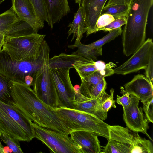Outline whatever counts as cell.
Segmentation results:
<instances>
[{
    "mask_svg": "<svg viewBox=\"0 0 153 153\" xmlns=\"http://www.w3.org/2000/svg\"><path fill=\"white\" fill-rule=\"evenodd\" d=\"M130 6L127 4H117L108 7H104L101 15L107 14L113 16L115 19L126 16L128 13Z\"/></svg>",
    "mask_w": 153,
    "mask_h": 153,
    "instance_id": "obj_25",
    "label": "cell"
},
{
    "mask_svg": "<svg viewBox=\"0 0 153 153\" xmlns=\"http://www.w3.org/2000/svg\"><path fill=\"white\" fill-rule=\"evenodd\" d=\"M45 35L34 32L13 36H5L2 50L17 61L37 59L41 54Z\"/></svg>",
    "mask_w": 153,
    "mask_h": 153,
    "instance_id": "obj_7",
    "label": "cell"
},
{
    "mask_svg": "<svg viewBox=\"0 0 153 153\" xmlns=\"http://www.w3.org/2000/svg\"><path fill=\"white\" fill-rule=\"evenodd\" d=\"M76 60L65 61L49 58L48 66L59 98V107L75 109V93L69 71Z\"/></svg>",
    "mask_w": 153,
    "mask_h": 153,
    "instance_id": "obj_8",
    "label": "cell"
},
{
    "mask_svg": "<svg viewBox=\"0 0 153 153\" xmlns=\"http://www.w3.org/2000/svg\"><path fill=\"white\" fill-rule=\"evenodd\" d=\"M21 21L11 7L0 14V34L5 36H13L14 27Z\"/></svg>",
    "mask_w": 153,
    "mask_h": 153,
    "instance_id": "obj_20",
    "label": "cell"
},
{
    "mask_svg": "<svg viewBox=\"0 0 153 153\" xmlns=\"http://www.w3.org/2000/svg\"><path fill=\"white\" fill-rule=\"evenodd\" d=\"M4 152V147L3 145L0 142V153Z\"/></svg>",
    "mask_w": 153,
    "mask_h": 153,
    "instance_id": "obj_39",
    "label": "cell"
},
{
    "mask_svg": "<svg viewBox=\"0 0 153 153\" xmlns=\"http://www.w3.org/2000/svg\"><path fill=\"white\" fill-rule=\"evenodd\" d=\"M145 70L146 77L153 84V55L150 58L147 66Z\"/></svg>",
    "mask_w": 153,
    "mask_h": 153,
    "instance_id": "obj_36",
    "label": "cell"
},
{
    "mask_svg": "<svg viewBox=\"0 0 153 153\" xmlns=\"http://www.w3.org/2000/svg\"><path fill=\"white\" fill-rule=\"evenodd\" d=\"M95 65L97 71L104 77L111 76L114 74L112 68L116 66V65L112 62L105 64L103 61L99 60L95 61Z\"/></svg>",
    "mask_w": 153,
    "mask_h": 153,
    "instance_id": "obj_29",
    "label": "cell"
},
{
    "mask_svg": "<svg viewBox=\"0 0 153 153\" xmlns=\"http://www.w3.org/2000/svg\"><path fill=\"white\" fill-rule=\"evenodd\" d=\"M73 141L81 147L83 153H100L102 148L97 135L85 131L71 132Z\"/></svg>",
    "mask_w": 153,
    "mask_h": 153,
    "instance_id": "obj_17",
    "label": "cell"
},
{
    "mask_svg": "<svg viewBox=\"0 0 153 153\" xmlns=\"http://www.w3.org/2000/svg\"><path fill=\"white\" fill-rule=\"evenodd\" d=\"M124 87L126 92L137 97L142 103L153 97V84L142 74L135 76Z\"/></svg>",
    "mask_w": 153,
    "mask_h": 153,
    "instance_id": "obj_15",
    "label": "cell"
},
{
    "mask_svg": "<svg viewBox=\"0 0 153 153\" xmlns=\"http://www.w3.org/2000/svg\"><path fill=\"white\" fill-rule=\"evenodd\" d=\"M1 140L7 145L14 153H23L18 140L14 138L6 133L0 131Z\"/></svg>",
    "mask_w": 153,
    "mask_h": 153,
    "instance_id": "obj_27",
    "label": "cell"
},
{
    "mask_svg": "<svg viewBox=\"0 0 153 153\" xmlns=\"http://www.w3.org/2000/svg\"><path fill=\"white\" fill-rule=\"evenodd\" d=\"M11 87V81L0 73V101L8 105H13Z\"/></svg>",
    "mask_w": 153,
    "mask_h": 153,
    "instance_id": "obj_23",
    "label": "cell"
},
{
    "mask_svg": "<svg viewBox=\"0 0 153 153\" xmlns=\"http://www.w3.org/2000/svg\"><path fill=\"white\" fill-rule=\"evenodd\" d=\"M53 108L66 125L69 134L73 131H85L108 139L110 125L95 116L66 107Z\"/></svg>",
    "mask_w": 153,
    "mask_h": 153,
    "instance_id": "obj_6",
    "label": "cell"
},
{
    "mask_svg": "<svg viewBox=\"0 0 153 153\" xmlns=\"http://www.w3.org/2000/svg\"><path fill=\"white\" fill-rule=\"evenodd\" d=\"M108 129V143L101 153H153L152 142L138 132L118 125H110Z\"/></svg>",
    "mask_w": 153,
    "mask_h": 153,
    "instance_id": "obj_4",
    "label": "cell"
},
{
    "mask_svg": "<svg viewBox=\"0 0 153 153\" xmlns=\"http://www.w3.org/2000/svg\"><path fill=\"white\" fill-rule=\"evenodd\" d=\"M79 5V8L74 14L72 22L68 25V27H70L68 32V37L73 34L71 42L76 37L74 44L68 46L69 48L72 49L74 48L75 46L81 42V40L83 37V34L87 31L85 21L81 12L80 5Z\"/></svg>",
    "mask_w": 153,
    "mask_h": 153,
    "instance_id": "obj_19",
    "label": "cell"
},
{
    "mask_svg": "<svg viewBox=\"0 0 153 153\" xmlns=\"http://www.w3.org/2000/svg\"><path fill=\"white\" fill-rule=\"evenodd\" d=\"M12 7L21 21L29 24L33 32L37 33L44 27L38 16L35 9L29 0H12Z\"/></svg>",
    "mask_w": 153,
    "mask_h": 153,
    "instance_id": "obj_14",
    "label": "cell"
},
{
    "mask_svg": "<svg viewBox=\"0 0 153 153\" xmlns=\"http://www.w3.org/2000/svg\"><path fill=\"white\" fill-rule=\"evenodd\" d=\"M75 109L93 115L103 121L106 119L108 113L102 110L101 104L96 100L84 96L79 90L75 91Z\"/></svg>",
    "mask_w": 153,
    "mask_h": 153,
    "instance_id": "obj_18",
    "label": "cell"
},
{
    "mask_svg": "<svg viewBox=\"0 0 153 153\" xmlns=\"http://www.w3.org/2000/svg\"><path fill=\"white\" fill-rule=\"evenodd\" d=\"M145 115L149 122L153 123V97L142 103Z\"/></svg>",
    "mask_w": 153,
    "mask_h": 153,
    "instance_id": "obj_32",
    "label": "cell"
},
{
    "mask_svg": "<svg viewBox=\"0 0 153 153\" xmlns=\"http://www.w3.org/2000/svg\"><path fill=\"white\" fill-rule=\"evenodd\" d=\"M77 48V50L72 54L82 56L89 60L95 61L98 57L102 54V47H94L88 44H84L81 42L75 48Z\"/></svg>",
    "mask_w": 153,
    "mask_h": 153,
    "instance_id": "obj_22",
    "label": "cell"
},
{
    "mask_svg": "<svg viewBox=\"0 0 153 153\" xmlns=\"http://www.w3.org/2000/svg\"><path fill=\"white\" fill-rule=\"evenodd\" d=\"M11 83L13 105L32 122L43 127L69 135L68 128L53 108L40 100L30 86L12 81Z\"/></svg>",
    "mask_w": 153,
    "mask_h": 153,
    "instance_id": "obj_1",
    "label": "cell"
},
{
    "mask_svg": "<svg viewBox=\"0 0 153 153\" xmlns=\"http://www.w3.org/2000/svg\"><path fill=\"white\" fill-rule=\"evenodd\" d=\"M35 138L55 153H83L81 147L68 135L47 129L33 123Z\"/></svg>",
    "mask_w": 153,
    "mask_h": 153,
    "instance_id": "obj_9",
    "label": "cell"
},
{
    "mask_svg": "<svg viewBox=\"0 0 153 153\" xmlns=\"http://www.w3.org/2000/svg\"><path fill=\"white\" fill-rule=\"evenodd\" d=\"M81 83L79 91L84 96L90 98L91 94L96 85L104 78L99 72L97 71L85 77H80Z\"/></svg>",
    "mask_w": 153,
    "mask_h": 153,
    "instance_id": "obj_21",
    "label": "cell"
},
{
    "mask_svg": "<svg viewBox=\"0 0 153 153\" xmlns=\"http://www.w3.org/2000/svg\"><path fill=\"white\" fill-rule=\"evenodd\" d=\"M126 0H109L105 7L117 4H126Z\"/></svg>",
    "mask_w": 153,
    "mask_h": 153,
    "instance_id": "obj_37",
    "label": "cell"
},
{
    "mask_svg": "<svg viewBox=\"0 0 153 153\" xmlns=\"http://www.w3.org/2000/svg\"><path fill=\"white\" fill-rule=\"evenodd\" d=\"M115 19L113 16L110 14H104L100 15L96 22L97 32L98 29L108 25Z\"/></svg>",
    "mask_w": 153,
    "mask_h": 153,
    "instance_id": "obj_35",
    "label": "cell"
},
{
    "mask_svg": "<svg viewBox=\"0 0 153 153\" xmlns=\"http://www.w3.org/2000/svg\"><path fill=\"white\" fill-rule=\"evenodd\" d=\"M33 123L15 105L0 101V131L20 141L29 142L35 138Z\"/></svg>",
    "mask_w": 153,
    "mask_h": 153,
    "instance_id": "obj_5",
    "label": "cell"
},
{
    "mask_svg": "<svg viewBox=\"0 0 153 153\" xmlns=\"http://www.w3.org/2000/svg\"><path fill=\"white\" fill-rule=\"evenodd\" d=\"M107 83L104 78L91 92L90 98L96 100L101 104L109 96L105 91Z\"/></svg>",
    "mask_w": 153,
    "mask_h": 153,
    "instance_id": "obj_26",
    "label": "cell"
},
{
    "mask_svg": "<svg viewBox=\"0 0 153 153\" xmlns=\"http://www.w3.org/2000/svg\"><path fill=\"white\" fill-rule=\"evenodd\" d=\"M95 61L85 59L76 61L73 64L80 77H85L97 71L95 65Z\"/></svg>",
    "mask_w": 153,
    "mask_h": 153,
    "instance_id": "obj_24",
    "label": "cell"
},
{
    "mask_svg": "<svg viewBox=\"0 0 153 153\" xmlns=\"http://www.w3.org/2000/svg\"><path fill=\"white\" fill-rule=\"evenodd\" d=\"M121 92L123 95L121 97L117 95L116 102L118 104L121 105L123 108L128 107L131 102L130 94L126 91L123 87H121Z\"/></svg>",
    "mask_w": 153,
    "mask_h": 153,
    "instance_id": "obj_33",
    "label": "cell"
},
{
    "mask_svg": "<svg viewBox=\"0 0 153 153\" xmlns=\"http://www.w3.org/2000/svg\"><path fill=\"white\" fill-rule=\"evenodd\" d=\"M42 1L47 16V22L51 28L70 12L68 0Z\"/></svg>",
    "mask_w": 153,
    "mask_h": 153,
    "instance_id": "obj_16",
    "label": "cell"
},
{
    "mask_svg": "<svg viewBox=\"0 0 153 153\" xmlns=\"http://www.w3.org/2000/svg\"><path fill=\"white\" fill-rule=\"evenodd\" d=\"M131 102L129 105L123 108V118L127 127L135 132L142 133L152 141L148 133L149 122L143 114L142 108H139V100L135 96L130 95Z\"/></svg>",
    "mask_w": 153,
    "mask_h": 153,
    "instance_id": "obj_12",
    "label": "cell"
},
{
    "mask_svg": "<svg viewBox=\"0 0 153 153\" xmlns=\"http://www.w3.org/2000/svg\"><path fill=\"white\" fill-rule=\"evenodd\" d=\"M126 17L123 16L115 19L108 25L100 28L97 31L103 30L104 31H110L112 30L120 27L125 25L126 22Z\"/></svg>",
    "mask_w": 153,
    "mask_h": 153,
    "instance_id": "obj_31",
    "label": "cell"
},
{
    "mask_svg": "<svg viewBox=\"0 0 153 153\" xmlns=\"http://www.w3.org/2000/svg\"><path fill=\"white\" fill-rule=\"evenodd\" d=\"M133 0H126V4L130 6Z\"/></svg>",
    "mask_w": 153,
    "mask_h": 153,
    "instance_id": "obj_40",
    "label": "cell"
},
{
    "mask_svg": "<svg viewBox=\"0 0 153 153\" xmlns=\"http://www.w3.org/2000/svg\"><path fill=\"white\" fill-rule=\"evenodd\" d=\"M153 0H133L126 16L122 32L123 52L127 56L133 54L145 41L148 14Z\"/></svg>",
    "mask_w": 153,
    "mask_h": 153,
    "instance_id": "obj_2",
    "label": "cell"
},
{
    "mask_svg": "<svg viewBox=\"0 0 153 153\" xmlns=\"http://www.w3.org/2000/svg\"><path fill=\"white\" fill-rule=\"evenodd\" d=\"M50 49L45 56L44 65L37 73L32 86L38 98L43 102L53 108L59 107L56 88L48 66Z\"/></svg>",
    "mask_w": 153,
    "mask_h": 153,
    "instance_id": "obj_10",
    "label": "cell"
},
{
    "mask_svg": "<svg viewBox=\"0 0 153 153\" xmlns=\"http://www.w3.org/2000/svg\"><path fill=\"white\" fill-rule=\"evenodd\" d=\"M6 0H0V4Z\"/></svg>",
    "mask_w": 153,
    "mask_h": 153,
    "instance_id": "obj_42",
    "label": "cell"
},
{
    "mask_svg": "<svg viewBox=\"0 0 153 153\" xmlns=\"http://www.w3.org/2000/svg\"><path fill=\"white\" fill-rule=\"evenodd\" d=\"M33 6L37 15L42 22L44 24L47 22V17L42 0H29Z\"/></svg>",
    "mask_w": 153,
    "mask_h": 153,
    "instance_id": "obj_30",
    "label": "cell"
},
{
    "mask_svg": "<svg viewBox=\"0 0 153 153\" xmlns=\"http://www.w3.org/2000/svg\"><path fill=\"white\" fill-rule=\"evenodd\" d=\"M76 3L80 5L81 3V0H74Z\"/></svg>",
    "mask_w": 153,
    "mask_h": 153,
    "instance_id": "obj_41",
    "label": "cell"
},
{
    "mask_svg": "<svg viewBox=\"0 0 153 153\" xmlns=\"http://www.w3.org/2000/svg\"><path fill=\"white\" fill-rule=\"evenodd\" d=\"M107 0H81L80 7L87 29V36L96 32V22Z\"/></svg>",
    "mask_w": 153,
    "mask_h": 153,
    "instance_id": "obj_13",
    "label": "cell"
},
{
    "mask_svg": "<svg viewBox=\"0 0 153 153\" xmlns=\"http://www.w3.org/2000/svg\"><path fill=\"white\" fill-rule=\"evenodd\" d=\"M152 55L153 43L152 39L148 38L128 59L114 69V73L125 75L145 69Z\"/></svg>",
    "mask_w": 153,
    "mask_h": 153,
    "instance_id": "obj_11",
    "label": "cell"
},
{
    "mask_svg": "<svg viewBox=\"0 0 153 153\" xmlns=\"http://www.w3.org/2000/svg\"><path fill=\"white\" fill-rule=\"evenodd\" d=\"M109 32L108 34L101 39L88 45L94 47H102L105 43L109 42L120 35L122 33L123 30L120 27Z\"/></svg>",
    "mask_w": 153,
    "mask_h": 153,
    "instance_id": "obj_28",
    "label": "cell"
},
{
    "mask_svg": "<svg viewBox=\"0 0 153 153\" xmlns=\"http://www.w3.org/2000/svg\"><path fill=\"white\" fill-rule=\"evenodd\" d=\"M49 48L44 40L41 54L37 59L20 61L13 59L1 49L0 50V73L12 81L24 83L31 86L36 74L44 65L46 53Z\"/></svg>",
    "mask_w": 153,
    "mask_h": 153,
    "instance_id": "obj_3",
    "label": "cell"
},
{
    "mask_svg": "<svg viewBox=\"0 0 153 153\" xmlns=\"http://www.w3.org/2000/svg\"><path fill=\"white\" fill-rule=\"evenodd\" d=\"M5 38V36L4 35L0 34V50L2 49L4 44Z\"/></svg>",
    "mask_w": 153,
    "mask_h": 153,
    "instance_id": "obj_38",
    "label": "cell"
},
{
    "mask_svg": "<svg viewBox=\"0 0 153 153\" xmlns=\"http://www.w3.org/2000/svg\"><path fill=\"white\" fill-rule=\"evenodd\" d=\"M114 89L111 88L110 90V94L109 97L105 100L101 105V108L104 112L108 113V112L112 107L116 108V101L113 99Z\"/></svg>",
    "mask_w": 153,
    "mask_h": 153,
    "instance_id": "obj_34",
    "label": "cell"
}]
</instances>
